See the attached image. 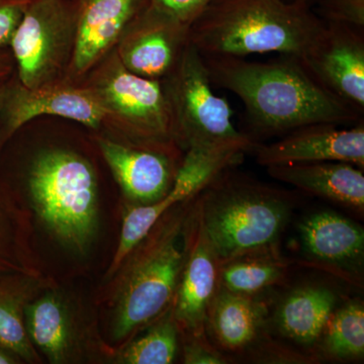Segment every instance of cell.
Wrapping results in <instances>:
<instances>
[{"mask_svg": "<svg viewBox=\"0 0 364 364\" xmlns=\"http://www.w3.org/2000/svg\"><path fill=\"white\" fill-rule=\"evenodd\" d=\"M203 59L212 85L240 98L255 135L282 136L309 124L352 126L363 121V114L321 85L298 56L279 55L265 62Z\"/></svg>", "mask_w": 364, "mask_h": 364, "instance_id": "1", "label": "cell"}, {"mask_svg": "<svg viewBox=\"0 0 364 364\" xmlns=\"http://www.w3.org/2000/svg\"><path fill=\"white\" fill-rule=\"evenodd\" d=\"M324 28L303 2L213 0L189 28V41L203 57L279 53L301 58Z\"/></svg>", "mask_w": 364, "mask_h": 364, "instance_id": "2", "label": "cell"}, {"mask_svg": "<svg viewBox=\"0 0 364 364\" xmlns=\"http://www.w3.org/2000/svg\"><path fill=\"white\" fill-rule=\"evenodd\" d=\"M193 198L165 213L117 269L112 314V336L116 341L130 338L171 308L183 265L184 232Z\"/></svg>", "mask_w": 364, "mask_h": 364, "instance_id": "3", "label": "cell"}, {"mask_svg": "<svg viewBox=\"0 0 364 364\" xmlns=\"http://www.w3.org/2000/svg\"><path fill=\"white\" fill-rule=\"evenodd\" d=\"M232 168L220 173L195 198L203 231L220 263L279 245L294 208L289 193Z\"/></svg>", "mask_w": 364, "mask_h": 364, "instance_id": "4", "label": "cell"}, {"mask_svg": "<svg viewBox=\"0 0 364 364\" xmlns=\"http://www.w3.org/2000/svg\"><path fill=\"white\" fill-rule=\"evenodd\" d=\"M26 193L55 240L87 252L97 234L98 198L95 172L85 157L61 149L41 153L28 168Z\"/></svg>", "mask_w": 364, "mask_h": 364, "instance_id": "5", "label": "cell"}, {"mask_svg": "<svg viewBox=\"0 0 364 364\" xmlns=\"http://www.w3.org/2000/svg\"><path fill=\"white\" fill-rule=\"evenodd\" d=\"M162 81L171 105L176 142L186 151L239 148L250 152L257 146L252 136L237 130L231 107L215 95L205 59L191 42Z\"/></svg>", "mask_w": 364, "mask_h": 364, "instance_id": "6", "label": "cell"}, {"mask_svg": "<svg viewBox=\"0 0 364 364\" xmlns=\"http://www.w3.org/2000/svg\"><path fill=\"white\" fill-rule=\"evenodd\" d=\"M107 119L117 124L132 144L178 153L171 105L162 80L136 75L114 54L88 85Z\"/></svg>", "mask_w": 364, "mask_h": 364, "instance_id": "7", "label": "cell"}, {"mask_svg": "<svg viewBox=\"0 0 364 364\" xmlns=\"http://www.w3.org/2000/svg\"><path fill=\"white\" fill-rule=\"evenodd\" d=\"M77 11V0H30L9 47L21 85L36 88L64 80Z\"/></svg>", "mask_w": 364, "mask_h": 364, "instance_id": "8", "label": "cell"}, {"mask_svg": "<svg viewBox=\"0 0 364 364\" xmlns=\"http://www.w3.org/2000/svg\"><path fill=\"white\" fill-rule=\"evenodd\" d=\"M246 151L227 149H189L182 158L173 184L167 195L147 205H129L122 223L119 244L107 277L116 274L127 256L170 208L196 198L213 179L243 160Z\"/></svg>", "mask_w": 364, "mask_h": 364, "instance_id": "9", "label": "cell"}, {"mask_svg": "<svg viewBox=\"0 0 364 364\" xmlns=\"http://www.w3.org/2000/svg\"><path fill=\"white\" fill-rule=\"evenodd\" d=\"M55 116L97 129L107 121V112L90 86L65 80L26 88L11 79L0 111V151L16 132L36 117Z\"/></svg>", "mask_w": 364, "mask_h": 364, "instance_id": "10", "label": "cell"}, {"mask_svg": "<svg viewBox=\"0 0 364 364\" xmlns=\"http://www.w3.org/2000/svg\"><path fill=\"white\" fill-rule=\"evenodd\" d=\"M184 245L172 316L182 338L208 336V309L220 287V260L203 231L195 198L186 220Z\"/></svg>", "mask_w": 364, "mask_h": 364, "instance_id": "11", "label": "cell"}, {"mask_svg": "<svg viewBox=\"0 0 364 364\" xmlns=\"http://www.w3.org/2000/svg\"><path fill=\"white\" fill-rule=\"evenodd\" d=\"M301 62L326 90L361 114L364 111V30L325 23Z\"/></svg>", "mask_w": 364, "mask_h": 364, "instance_id": "12", "label": "cell"}, {"mask_svg": "<svg viewBox=\"0 0 364 364\" xmlns=\"http://www.w3.org/2000/svg\"><path fill=\"white\" fill-rule=\"evenodd\" d=\"M261 166L321 161L350 163L364 168V124H314L282 136L277 142L254 148Z\"/></svg>", "mask_w": 364, "mask_h": 364, "instance_id": "13", "label": "cell"}, {"mask_svg": "<svg viewBox=\"0 0 364 364\" xmlns=\"http://www.w3.org/2000/svg\"><path fill=\"white\" fill-rule=\"evenodd\" d=\"M299 235L306 264L351 284L363 282L364 231L358 223L332 210H321L299 223Z\"/></svg>", "mask_w": 364, "mask_h": 364, "instance_id": "14", "label": "cell"}, {"mask_svg": "<svg viewBox=\"0 0 364 364\" xmlns=\"http://www.w3.org/2000/svg\"><path fill=\"white\" fill-rule=\"evenodd\" d=\"M189 28L148 6L117 44V58L129 71L163 80L173 71L189 44Z\"/></svg>", "mask_w": 364, "mask_h": 364, "instance_id": "15", "label": "cell"}, {"mask_svg": "<svg viewBox=\"0 0 364 364\" xmlns=\"http://www.w3.org/2000/svg\"><path fill=\"white\" fill-rule=\"evenodd\" d=\"M98 146L130 205H147L162 200L171 188L182 161H177L176 152L109 139H98Z\"/></svg>", "mask_w": 364, "mask_h": 364, "instance_id": "16", "label": "cell"}, {"mask_svg": "<svg viewBox=\"0 0 364 364\" xmlns=\"http://www.w3.org/2000/svg\"><path fill=\"white\" fill-rule=\"evenodd\" d=\"M75 41L67 79L85 75L119 44L149 0H77Z\"/></svg>", "mask_w": 364, "mask_h": 364, "instance_id": "17", "label": "cell"}, {"mask_svg": "<svg viewBox=\"0 0 364 364\" xmlns=\"http://www.w3.org/2000/svg\"><path fill=\"white\" fill-rule=\"evenodd\" d=\"M268 315V304L257 296L219 287L208 309L207 334L225 354L244 353L262 338Z\"/></svg>", "mask_w": 364, "mask_h": 364, "instance_id": "18", "label": "cell"}, {"mask_svg": "<svg viewBox=\"0 0 364 364\" xmlns=\"http://www.w3.org/2000/svg\"><path fill=\"white\" fill-rule=\"evenodd\" d=\"M267 172L277 181L363 215V169L355 165L338 161L293 163L267 167Z\"/></svg>", "mask_w": 364, "mask_h": 364, "instance_id": "19", "label": "cell"}, {"mask_svg": "<svg viewBox=\"0 0 364 364\" xmlns=\"http://www.w3.org/2000/svg\"><path fill=\"white\" fill-rule=\"evenodd\" d=\"M338 294L323 284H309L282 296L273 313L277 331L304 347L317 346L328 321L338 306Z\"/></svg>", "mask_w": 364, "mask_h": 364, "instance_id": "20", "label": "cell"}, {"mask_svg": "<svg viewBox=\"0 0 364 364\" xmlns=\"http://www.w3.org/2000/svg\"><path fill=\"white\" fill-rule=\"evenodd\" d=\"M26 329L33 346L51 363L75 359L78 349L75 317L65 296L55 289L38 294L26 306Z\"/></svg>", "mask_w": 364, "mask_h": 364, "instance_id": "21", "label": "cell"}, {"mask_svg": "<svg viewBox=\"0 0 364 364\" xmlns=\"http://www.w3.org/2000/svg\"><path fill=\"white\" fill-rule=\"evenodd\" d=\"M42 274L13 273L0 279V344L23 363H39L40 356L26 329V306L44 287Z\"/></svg>", "mask_w": 364, "mask_h": 364, "instance_id": "22", "label": "cell"}, {"mask_svg": "<svg viewBox=\"0 0 364 364\" xmlns=\"http://www.w3.org/2000/svg\"><path fill=\"white\" fill-rule=\"evenodd\" d=\"M294 262L282 255L279 245L240 254L220 263V287L232 293L258 296L286 279Z\"/></svg>", "mask_w": 364, "mask_h": 364, "instance_id": "23", "label": "cell"}, {"mask_svg": "<svg viewBox=\"0 0 364 364\" xmlns=\"http://www.w3.org/2000/svg\"><path fill=\"white\" fill-rule=\"evenodd\" d=\"M28 215L0 186V279L13 273L41 274L30 248Z\"/></svg>", "mask_w": 364, "mask_h": 364, "instance_id": "24", "label": "cell"}, {"mask_svg": "<svg viewBox=\"0 0 364 364\" xmlns=\"http://www.w3.org/2000/svg\"><path fill=\"white\" fill-rule=\"evenodd\" d=\"M320 355L334 360L363 359L364 305L358 299L337 306L318 340Z\"/></svg>", "mask_w": 364, "mask_h": 364, "instance_id": "25", "label": "cell"}, {"mask_svg": "<svg viewBox=\"0 0 364 364\" xmlns=\"http://www.w3.org/2000/svg\"><path fill=\"white\" fill-rule=\"evenodd\" d=\"M150 325L143 336L133 340L117 353V363L170 364L176 360L181 334L171 308Z\"/></svg>", "mask_w": 364, "mask_h": 364, "instance_id": "26", "label": "cell"}, {"mask_svg": "<svg viewBox=\"0 0 364 364\" xmlns=\"http://www.w3.org/2000/svg\"><path fill=\"white\" fill-rule=\"evenodd\" d=\"M312 9L325 23H343L364 30V0H317Z\"/></svg>", "mask_w": 364, "mask_h": 364, "instance_id": "27", "label": "cell"}, {"mask_svg": "<svg viewBox=\"0 0 364 364\" xmlns=\"http://www.w3.org/2000/svg\"><path fill=\"white\" fill-rule=\"evenodd\" d=\"M212 2L213 0H149V6L170 20L191 28Z\"/></svg>", "mask_w": 364, "mask_h": 364, "instance_id": "28", "label": "cell"}, {"mask_svg": "<svg viewBox=\"0 0 364 364\" xmlns=\"http://www.w3.org/2000/svg\"><path fill=\"white\" fill-rule=\"evenodd\" d=\"M183 339V363L225 364L229 358L210 341L208 336Z\"/></svg>", "mask_w": 364, "mask_h": 364, "instance_id": "29", "label": "cell"}, {"mask_svg": "<svg viewBox=\"0 0 364 364\" xmlns=\"http://www.w3.org/2000/svg\"><path fill=\"white\" fill-rule=\"evenodd\" d=\"M30 0H0V50L9 49Z\"/></svg>", "mask_w": 364, "mask_h": 364, "instance_id": "30", "label": "cell"}, {"mask_svg": "<svg viewBox=\"0 0 364 364\" xmlns=\"http://www.w3.org/2000/svg\"><path fill=\"white\" fill-rule=\"evenodd\" d=\"M14 61L11 51L0 50V81L9 78L14 70Z\"/></svg>", "mask_w": 364, "mask_h": 364, "instance_id": "31", "label": "cell"}, {"mask_svg": "<svg viewBox=\"0 0 364 364\" xmlns=\"http://www.w3.org/2000/svg\"><path fill=\"white\" fill-rule=\"evenodd\" d=\"M21 359L13 351L6 348L0 344V364H16L21 363Z\"/></svg>", "mask_w": 364, "mask_h": 364, "instance_id": "32", "label": "cell"}, {"mask_svg": "<svg viewBox=\"0 0 364 364\" xmlns=\"http://www.w3.org/2000/svg\"><path fill=\"white\" fill-rule=\"evenodd\" d=\"M9 80L11 78L4 79L0 81V111H1L2 105H4V98H6L7 88H9Z\"/></svg>", "mask_w": 364, "mask_h": 364, "instance_id": "33", "label": "cell"}, {"mask_svg": "<svg viewBox=\"0 0 364 364\" xmlns=\"http://www.w3.org/2000/svg\"><path fill=\"white\" fill-rule=\"evenodd\" d=\"M289 1L303 2V4H306V6L313 7L314 4H316V1H317V0H289Z\"/></svg>", "mask_w": 364, "mask_h": 364, "instance_id": "34", "label": "cell"}]
</instances>
